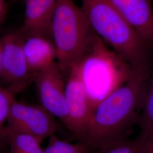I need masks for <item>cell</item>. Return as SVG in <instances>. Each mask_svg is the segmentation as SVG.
I'll return each instance as SVG.
<instances>
[{"label":"cell","instance_id":"6da1fadb","mask_svg":"<svg viewBox=\"0 0 153 153\" xmlns=\"http://www.w3.org/2000/svg\"><path fill=\"white\" fill-rule=\"evenodd\" d=\"M149 78L133 73L125 83L98 104L83 142L90 152L126 138V131L140 111Z\"/></svg>","mask_w":153,"mask_h":153},{"label":"cell","instance_id":"7a4b0ae2","mask_svg":"<svg viewBox=\"0 0 153 153\" xmlns=\"http://www.w3.org/2000/svg\"><path fill=\"white\" fill-rule=\"evenodd\" d=\"M94 32L131 68L133 73L149 76L152 48L136 30L105 0H80Z\"/></svg>","mask_w":153,"mask_h":153},{"label":"cell","instance_id":"3957f363","mask_svg":"<svg viewBox=\"0 0 153 153\" xmlns=\"http://www.w3.org/2000/svg\"><path fill=\"white\" fill-rule=\"evenodd\" d=\"M73 66L82 81L93 112L100 102L133 74L129 65L115 51L109 50L95 33L84 54Z\"/></svg>","mask_w":153,"mask_h":153},{"label":"cell","instance_id":"277c9868","mask_svg":"<svg viewBox=\"0 0 153 153\" xmlns=\"http://www.w3.org/2000/svg\"><path fill=\"white\" fill-rule=\"evenodd\" d=\"M94 33L82 7L73 0H57L52 36L57 63L65 78L84 54Z\"/></svg>","mask_w":153,"mask_h":153},{"label":"cell","instance_id":"5b68a950","mask_svg":"<svg viewBox=\"0 0 153 153\" xmlns=\"http://www.w3.org/2000/svg\"><path fill=\"white\" fill-rule=\"evenodd\" d=\"M40 105L69 129L66 102V78L59 64L53 62L33 77Z\"/></svg>","mask_w":153,"mask_h":153},{"label":"cell","instance_id":"8992f818","mask_svg":"<svg viewBox=\"0 0 153 153\" xmlns=\"http://www.w3.org/2000/svg\"><path fill=\"white\" fill-rule=\"evenodd\" d=\"M55 118L40 104H28L15 100L5 128L27 133L43 142L57 130Z\"/></svg>","mask_w":153,"mask_h":153},{"label":"cell","instance_id":"52a82bcc","mask_svg":"<svg viewBox=\"0 0 153 153\" xmlns=\"http://www.w3.org/2000/svg\"><path fill=\"white\" fill-rule=\"evenodd\" d=\"M66 102L69 130L82 143L86 137L93 111L82 81L73 66L66 77Z\"/></svg>","mask_w":153,"mask_h":153},{"label":"cell","instance_id":"ba28073f","mask_svg":"<svg viewBox=\"0 0 153 153\" xmlns=\"http://www.w3.org/2000/svg\"><path fill=\"white\" fill-rule=\"evenodd\" d=\"M22 33L8 35L3 39L2 70L0 79L14 93L27 85L34 75L29 71L23 44Z\"/></svg>","mask_w":153,"mask_h":153},{"label":"cell","instance_id":"9c48e42d","mask_svg":"<svg viewBox=\"0 0 153 153\" xmlns=\"http://www.w3.org/2000/svg\"><path fill=\"white\" fill-rule=\"evenodd\" d=\"M105 1L153 48V7L152 0Z\"/></svg>","mask_w":153,"mask_h":153},{"label":"cell","instance_id":"30bf717a","mask_svg":"<svg viewBox=\"0 0 153 153\" xmlns=\"http://www.w3.org/2000/svg\"><path fill=\"white\" fill-rule=\"evenodd\" d=\"M56 2L57 0H26L22 31L25 38L39 36L53 42L52 23Z\"/></svg>","mask_w":153,"mask_h":153},{"label":"cell","instance_id":"8fae6325","mask_svg":"<svg viewBox=\"0 0 153 153\" xmlns=\"http://www.w3.org/2000/svg\"><path fill=\"white\" fill-rule=\"evenodd\" d=\"M23 48L29 71L34 76L54 62L56 58L53 43L43 38H25Z\"/></svg>","mask_w":153,"mask_h":153},{"label":"cell","instance_id":"7c38bea8","mask_svg":"<svg viewBox=\"0 0 153 153\" xmlns=\"http://www.w3.org/2000/svg\"><path fill=\"white\" fill-rule=\"evenodd\" d=\"M4 138L10 146V153H31L42 148L40 140L24 131L5 128Z\"/></svg>","mask_w":153,"mask_h":153},{"label":"cell","instance_id":"4fadbf2b","mask_svg":"<svg viewBox=\"0 0 153 153\" xmlns=\"http://www.w3.org/2000/svg\"><path fill=\"white\" fill-rule=\"evenodd\" d=\"M140 112L137 124L141 132L149 136L153 133V64Z\"/></svg>","mask_w":153,"mask_h":153},{"label":"cell","instance_id":"5bb4252c","mask_svg":"<svg viewBox=\"0 0 153 153\" xmlns=\"http://www.w3.org/2000/svg\"><path fill=\"white\" fill-rule=\"evenodd\" d=\"M146 136L143 133L133 140L127 138L113 142L95 151V153H145Z\"/></svg>","mask_w":153,"mask_h":153},{"label":"cell","instance_id":"9a60e30c","mask_svg":"<svg viewBox=\"0 0 153 153\" xmlns=\"http://www.w3.org/2000/svg\"><path fill=\"white\" fill-rule=\"evenodd\" d=\"M44 153H90L87 146L78 142L70 143L64 141L54 134L49 137L48 146L44 149Z\"/></svg>","mask_w":153,"mask_h":153},{"label":"cell","instance_id":"2e32d148","mask_svg":"<svg viewBox=\"0 0 153 153\" xmlns=\"http://www.w3.org/2000/svg\"><path fill=\"white\" fill-rule=\"evenodd\" d=\"M15 100L13 91L8 88L0 87V140L4 138L11 106Z\"/></svg>","mask_w":153,"mask_h":153},{"label":"cell","instance_id":"e0dca14e","mask_svg":"<svg viewBox=\"0 0 153 153\" xmlns=\"http://www.w3.org/2000/svg\"><path fill=\"white\" fill-rule=\"evenodd\" d=\"M147 150L153 151V133L149 136H146V141L145 143V153Z\"/></svg>","mask_w":153,"mask_h":153},{"label":"cell","instance_id":"ac0fdd59","mask_svg":"<svg viewBox=\"0 0 153 153\" xmlns=\"http://www.w3.org/2000/svg\"><path fill=\"white\" fill-rule=\"evenodd\" d=\"M2 51H3V39H0V75L2 70Z\"/></svg>","mask_w":153,"mask_h":153},{"label":"cell","instance_id":"d6986e66","mask_svg":"<svg viewBox=\"0 0 153 153\" xmlns=\"http://www.w3.org/2000/svg\"><path fill=\"white\" fill-rule=\"evenodd\" d=\"M31 153H44V149H43L42 148H40V149H39L38 150Z\"/></svg>","mask_w":153,"mask_h":153},{"label":"cell","instance_id":"ffe728a7","mask_svg":"<svg viewBox=\"0 0 153 153\" xmlns=\"http://www.w3.org/2000/svg\"><path fill=\"white\" fill-rule=\"evenodd\" d=\"M2 9H3V7H2V1L0 0V16L2 12Z\"/></svg>","mask_w":153,"mask_h":153},{"label":"cell","instance_id":"44dd1931","mask_svg":"<svg viewBox=\"0 0 153 153\" xmlns=\"http://www.w3.org/2000/svg\"><path fill=\"white\" fill-rule=\"evenodd\" d=\"M146 153H153V151H152V150H147L146 152Z\"/></svg>","mask_w":153,"mask_h":153}]
</instances>
